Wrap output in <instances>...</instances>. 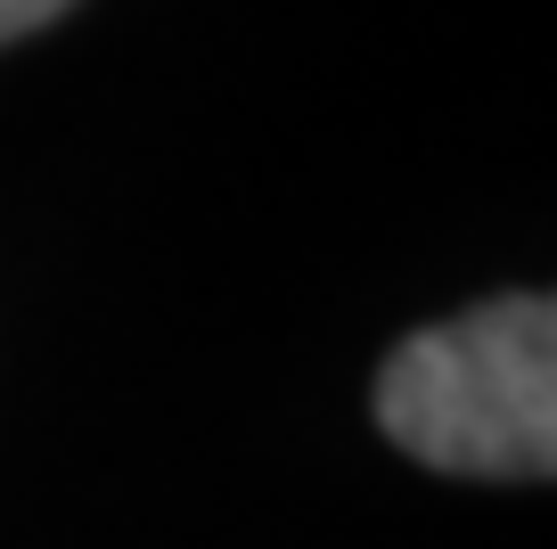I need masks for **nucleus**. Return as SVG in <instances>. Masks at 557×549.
<instances>
[{"instance_id":"f03ea898","label":"nucleus","mask_w":557,"mask_h":549,"mask_svg":"<svg viewBox=\"0 0 557 549\" xmlns=\"http://www.w3.org/2000/svg\"><path fill=\"white\" fill-rule=\"evenodd\" d=\"M74 0H0V41H25L34 25H50V17H66Z\"/></svg>"},{"instance_id":"f257e3e1","label":"nucleus","mask_w":557,"mask_h":549,"mask_svg":"<svg viewBox=\"0 0 557 549\" xmlns=\"http://www.w3.org/2000/svg\"><path fill=\"white\" fill-rule=\"evenodd\" d=\"M377 427L443 476H549L557 467V312L500 295L401 337L377 369Z\"/></svg>"}]
</instances>
